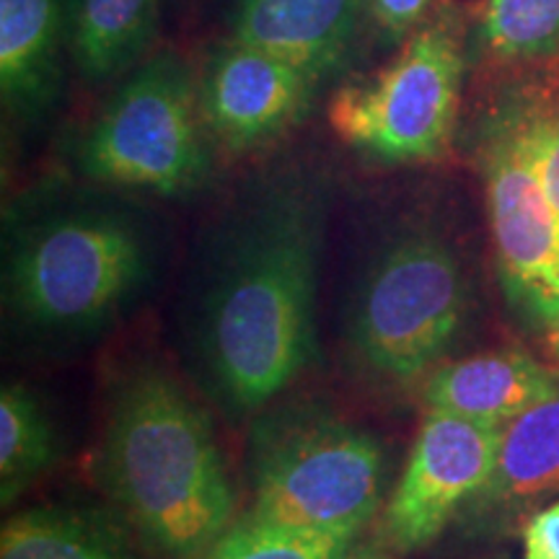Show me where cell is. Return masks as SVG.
<instances>
[{
    "label": "cell",
    "instance_id": "4fadbf2b",
    "mask_svg": "<svg viewBox=\"0 0 559 559\" xmlns=\"http://www.w3.org/2000/svg\"><path fill=\"white\" fill-rule=\"evenodd\" d=\"M60 0H0V94L5 109L37 117L60 81Z\"/></svg>",
    "mask_w": 559,
    "mask_h": 559
},
{
    "label": "cell",
    "instance_id": "e0dca14e",
    "mask_svg": "<svg viewBox=\"0 0 559 559\" xmlns=\"http://www.w3.org/2000/svg\"><path fill=\"white\" fill-rule=\"evenodd\" d=\"M60 440L41 402L29 389L0 391V500L13 506L58 464Z\"/></svg>",
    "mask_w": 559,
    "mask_h": 559
},
{
    "label": "cell",
    "instance_id": "9c48e42d",
    "mask_svg": "<svg viewBox=\"0 0 559 559\" xmlns=\"http://www.w3.org/2000/svg\"><path fill=\"white\" fill-rule=\"evenodd\" d=\"M500 430L425 409L402 477L383 508V534L391 547H428L466 502H474L492 477Z\"/></svg>",
    "mask_w": 559,
    "mask_h": 559
},
{
    "label": "cell",
    "instance_id": "5b68a950",
    "mask_svg": "<svg viewBox=\"0 0 559 559\" xmlns=\"http://www.w3.org/2000/svg\"><path fill=\"white\" fill-rule=\"evenodd\" d=\"M389 456L379 436L319 402L264 407L247 449V519L360 534L379 513Z\"/></svg>",
    "mask_w": 559,
    "mask_h": 559
},
{
    "label": "cell",
    "instance_id": "d6986e66",
    "mask_svg": "<svg viewBox=\"0 0 559 559\" xmlns=\"http://www.w3.org/2000/svg\"><path fill=\"white\" fill-rule=\"evenodd\" d=\"M358 534L236 519L200 559H353Z\"/></svg>",
    "mask_w": 559,
    "mask_h": 559
},
{
    "label": "cell",
    "instance_id": "5bb4252c",
    "mask_svg": "<svg viewBox=\"0 0 559 559\" xmlns=\"http://www.w3.org/2000/svg\"><path fill=\"white\" fill-rule=\"evenodd\" d=\"M0 559H140L120 515L86 506H37L0 531Z\"/></svg>",
    "mask_w": 559,
    "mask_h": 559
},
{
    "label": "cell",
    "instance_id": "6da1fadb",
    "mask_svg": "<svg viewBox=\"0 0 559 559\" xmlns=\"http://www.w3.org/2000/svg\"><path fill=\"white\" fill-rule=\"evenodd\" d=\"M326 200L317 179L270 181L221 230L187 311L194 381L228 417L270 407L317 358Z\"/></svg>",
    "mask_w": 559,
    "mask_h": 559
},
{
    "label": "cell",
    "instance_id": "ffe728a7",
    "mask_svg": "<svg viewBox=\"0 0 559 559\" xmlns=\"http://www.w3.org/2000/svg\"><path fill=\"white\" fill-rule=\"evenodd\" d=\"M526 135L544 192L559 215V111L542 117L526 111Z\"/></svg>",
    "mask_w": 559,
    "mask_h": 559
},
{
    "label": "cell",
    "instance_id": "52a82bcc",
    "mask_svg": "<svg viewBox=\"0 0 559 559\" xmlns=\"http://www.w3.org/2000/svg\"><path fill=\"white\" fill-rule=\"evenodd\" d=\"M202 124L190 70L158 55L128 75L91 124L81 169L104 185L177 198L207 174Z\"/></svg>",
    "mask_w": 559,
    "mask_h": 559
},
{
    "label": "cell",
    "instance_id": "30bf717a",
    "mask_svg": "<svg viewBox=\"0 0 559 559\" xmlns=\"http://www.w3.org/2000/svg\"><path fill=\"white\" fill-rule=\"evenodd\" d=\"M317 86L293 62L228 39L202 75V120L230 151L260 148L304 115Z\"/></svg>",
    "mask_w": 559,
    "mask_h": 559
},
{
    "label": "cell",
    "instance_id": "277c9868",
    "mask_svg": "<svg viewBox=\"0 0 559 559\" xmlns=\"http://www.w3.org/2000/svg\"><path fill=\"white\" fill-rule=\"evenodd\" d=\"M466 304L453 243L428 223H404L370 254L349 296L347 360L379 389L425 383L459 340Z\"/></svg>",
    "mask_w": 559,
    "mask_h": 559
},
{
    "label": "cell",
    "instance_id": "8992f818",
    "mask_svg": "<svg viewBox=\"0 0 559 559\" xmlns=\"http://www.w3.org/2000/svg\"><path fill=\"white\" fill-rule=\"evenodd\" d=\"M464 34L453 11L417 26L379 73L340 88L330 122L349 148L381 164H423L449 151L464 81Z\"/></svg>",
    "mask_w": 559,
    "mask_h": 559
},
{
    "label": "cell",
    "instance_id": "2e32d148",
    "mask_svg": "<svg viewBox=\"0 0 559 559\" xmlns=\"http://www.w3.org/2000/svg\"><path fill=\"white\" fill-rule=\"evenodd\" d=\"M158 0H73L70 34L79 68L88 79L120 75L148 50Z\"/></svg>",
    "mask_w": 559,
    "mask_h": 559
},
{
    "label": "cell",
    "instance_id": "7a4b0ae2",
    "mask_svg": "<svg viewBox=\"0 0 559 559\" xmlns=\"http://www.w3.org/2000/svg\"><path fill=\"white\" fill-rule=\"evenodd\" d=\"M96 479L132 536L160 559H200L236 521L207 412L153 362L122 368L109 383Z\"/></svg>",
    "mask_w": 559,
    "mask_h": 559
},
{
    "label": "cell",
    "instance_id": "7c38bea8",
    "mask_svg": "<svg viewBox=\"0 0 559 559\" xmlns=\"http://www.w3.org/2000/svg\"><path fill=\"white\" fill-rule=\"evenodd\" d=\"M559 391V373L521 349L440 362L423 383L425 409L502 428Z\"/></svg>",
    "mask_w": 559,
    "mask_h": 559
},
{
    "label": "cell",
    "instance_id": "ba28073f",
    "mask_svg": "<svg viewBox=\"0 0 559 559\" xmlns=\"http://www.w3.org/2000/svg\"><path fill=\"white\" fill-rule=\"evenodd\" d=\"M487 213L502 290L528 326L559 321V215L528 148L526 111H508L481 148Z\"/></svg>",
    "mask_w": 559,
    "mask_h": 559
},
{
    "label": "cell",
    "instance_id": "ac0fdd59",
    "mask_svg": "<svg viewBox=\"0 0 559 559\" xmlns=\"http://www.w3.org/2000/svg\"><path fill=\"white\" fill-rule=\"evenodd\" d=\"M481 50L506 62L544 60L559 52V0H481Z\"/></svg>",
    "mask_w": 559,
    "mask_h": 559
},
{
    "label": "cell",
    "instance_id": "44dd1931",
    "mask_svg": "<svg viewBox=\"0 0 559 559\" xmlns=\"http://www.w3.org/2000/svg\"><path fill=\"white\" fill-rule=\"evenodd\" d=\"M430 3L432 0H362L368 16L389 37H404L415 32Z\"/></svg>",
    "mask_w": 559,
    "mask_h": 559
},
{
    "label": "cell",
    "instance_id": "8fae6325",
    "mask_svg": "<svg viewBox=\"0 0 559 559\" xmlns=\"http://www.w3.org/2000/svg\"><path fill=\"white\" fill-rule=\"evenodd\" d=\"M362 0H236L230 39L283 58L319 83L345 66Z\"/></svg>",
    "mask_w": 559,
    "mask_h": 559
},
{
    "label": "cell",
    "instance_id": "9a60e30c",
    "mask_svg": "<svg viewBox=\"0 0 559 559\" xmlns=\"http://www.w3.org/2000/svg\"><path fill=\"white\" fill-rule=\"evenodd\" d=\"M559 492V391L500 430L492 477L474 498L479 510H515Z\"/></svg>",
    "mask_w": 559,
    "mask_h": 559
},
{
    "label": "cell",
    "instance_id": "603a6c76",
    "mask_svg": "<svg viewBox=\"0 0 559 559\" xmlns=\"http://www.w3.org/2000/svg\"><path fill=\"white\" fill-rule=\"evenodd\" d=\"M549 340H551V347H555V353H557V358H559V321H557L555 332L549 334Z\"/></svg>",
    "mask_w": 559,
    "mask_h": 559
},
{
    "label": "cell",
    "instance_id": "3957f363",
    "mask_svg": "<svg viewBox=\"0 0 559 559\" xmlns=\"http://www.w3.org/2000/svg\"><path fill=\"white\" fill-rule=\"evenodd\" d=\"M153 275L145 234L104 205H62L21 221L5 241L3 296L29 337L73 342L115 324Z\"/></svg>",
    "mask_w": 559,
    "mask_h": 559
},
{
    "label": "cell",
    "instance_id": "7402d4cb",
    "mask_svg": "<svg viewBox=\"0 0 559 559\" xmlns=\"http://www.w3.org/2000/svg\"><path fill=\"white\" fill-rule=\"evenodd\" d=\"M523 559H559V500L523 526Z\"/></svg>",
    "mask_w": 559,
    "mask_h": 559
}]
</instances>
